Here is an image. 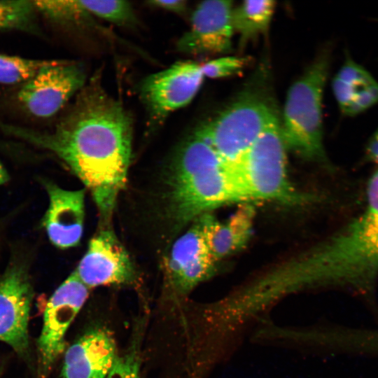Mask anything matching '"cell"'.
Returning a JSON list of instances; mask_svg holds the SVG:
<instances>
[{"instance_id":"14","label":"cell","mask_w":378,"mask_h":378,"mask_svg":"<svg viewBox=\"0 0 378 378\" xmlns=\"http://www.w3.org/2000/svg\"><path fill=\"white\" fill-rule=\"evenodd\" d=\"M45 187L49 204L42 224L50 241L60 248L76 246L83 230L85 190H68L51 182Z\"/></svg>"},{"instance_id":"13","label":"cell","mask_w":378,"mask_h":378,"mask_svg":"<svg viewBox=\"0 0 378 378\" xmlns=\"http://www.w3.org/2000/svg\"><path fill=\"white\" fill-rule=\"evenodd\" d=\"M174 244L166 264L168 281L174 290L184 295L209 279L216 261L207 246L198 218Z\"/></svg>"},{"instance_id":"19","label":"cell","mask_w":378,"mask_h":378,"mask_svg":"<svg viewBox=\"0 0 378 378\" xmlns=\"http://www.w3.org/2000/svg\"><path fill=\"white\" fill-rule=\"evenodd\" d=\"M91 15H95L118 26L134 25L136 18L132 5L126 1H81Z\"/></svg>"},{"instance_id":"9","label":"cell","mask_w":378,"mask_h":378,"mask_svg":"<svg viewBox=\"0 0 378 378\" xmlns=\"http://www.w3.org/2000/svg\"><path fill=\"white\" fill-rule=\"evenodd\" d=\"M200 64L178 61L145 78L140 84L141 98L151 120L162 121L171 113L188 105L204 80Z\"/></svg>"},{"instance_id":"10","label":"cell","mask_w":378,"mask_h":378,"mask_svg":"<svg viewBox=\"0 0 378 378\" xmlns=\"http://www.w3.org/2000/svg\"><path fill=\"white\" fill-rule=\"evenodd\" d=\"M33 297L27 270L10 266L0 278V341L29 358L28 322Z\"/></svg>"},{"instance_id":"3","label":"cell","mask_w":378,"mask_h":378,"mask_svg":"<svg viewBox=\"0 0 378 378\" xmlns=\"http://www.w3.org/2000/svg\"><path fill=\"white\" fill-rule=\"evenodd\" d=\"M167 190L168 211L179 226L222 205L245 203L231 166L195 132L175 154Z\"/></svg>"},{"instance_id":"24","label":"cell","mask_w":378,"mask_h":378,"mask_svg":"<svg viewBox=\"0 0 378 378\" xmlns=\"http://www.w3.org/2000/svg\"><path fill=\"white\" fill-rule=\"evenodd\" d=\"M124 356H117L106 378H139V363L134 348Z\"/></svg>"},{"instance_id":"11","label":"cell","mask_w":378,"mask_h":378,"mask_svg":"<svg viewBox=\"0 0 378 378\" xmlns=\"http://www.w3.org/2000/svg\"><path fill=\"white\" fill-rule=\"evenodd\" d=\"M232 2L204 1L194 10L190 29L178 39L179 52L191 55L227 53L232 48Z\"/></svg>"},{"instance_id":"22","label":"cell","mask_w":378,"mask_h":378,"mask_svg":"<svg viewBox=\"0 0 378 378\" xmlns=\"http://www.w3.org/2000/svg\"><path fill=\"white\" fill-rule=\"evenodd\" d=\"M247 63L246 58L229 56L207 61L200 66L204 77L222 78L241 73Z\"/></svg>"},{"instance_id":"31","label":"cell","mask_w":378,"mask_h":378,"mask_svg":"<svg viewBox=\"0 0 378 378\" xmlns=\"http://www.w3.org/2000/svg\"><path fill=\"white\" fill-rule=\"evenodd\" d=\"M0 374H1V369H0Z\"/></svg>"},{"instance_id":"17","label":"cell","mask_w":378,"mask_h":378,"mask_svg":"<svg viewBox=\"0 0 378 378\" xmlns=\"http://www.w3.org/2000/svg\"><path fill=\"white\" fill-rule=\"evenodd\" d=\"M275 6V2L270 0L244 1L232 8L233 30L240 35L242 42L245 43L267 31Z\"/></svg>"},{"instance_id":"23","label":"cell","mask_w":378,"mask_h":378,"mask_svg":"<svg viewBox=\"0 0 378 378\" xmlns=\"http://www.w3.org/2000/svg\"><path fill=\"white\" fill-rule=\"evenodd\" d=\"M335 77L358 90H363L377 82L368 70L349 56L346 57Z\"/></svg>"},{"instance_id":"6","label":"cell","mask_w":378,"mask_h":378,"mask_svg":"<svg viewBox=\"0 0 378 378\" xmlns=\"http://www.w3.org/2000/svg\"><path fill=\"white\" fill-rule=\"evenodd\" d=\"M277 118L273 101L257 85L246 88L229 106L195 132L231 165Z\"/></svg>"},{"instance_id":"16","label":"cell","mask_w":378,"mask_h":378,"mask_svg":"<svg viewBox=\"0 0 378 378\" xmlns=\"http://www.w3.org/2000/svg\"><path fill=\"white\" fill-rule=\"evenodd\" d=\"M254 207L241 203L226 220L220 222L210 213L198 217L209 251L216 262L245 247L253 231Z\"/></svg>"},{"instance_id":"26","label":"cell","mask_w":378,"mask_h":378,"mask_svg":"<svg viewBox=\"0 0 378 378\" xmlns=\"http://www.w3.org/2000/svg\"><path fill=\"white\" fill-rule=\"evenodd\" d=\"M332 87L336 101L342 113H345L356 94L361 90L335 77Z\"/></svg>"},{"instance_id":"7","label":"cell","mask_w":378,"mask_h":378,"mask_svg":"<svg viewBox=\"0 0 378 378\" xmlns=\"http://www.w3.org/2000/svg\"><path fill=\"white\" fill-rule=\"evenodd\" d=\"M89 289L74 272L49 298L37 342V378H47L64 351L67 330L86 301Z\"/></svg>"},{"instance_id":"27","label":"cell","mask_w":378,"mask_h":378,"mask_svg":"<svg viewBox=\"0 0 378 378\" xmlns=\"http://www.w3.org/2000/svg\"><path fill=\"white\" fill-rule=\"evenodd\" d=\"M149 6L181 15L187 10V1L184 0H153L148 1Z\"/></svg>"},{"instance_id":"2","label":"cell","mask_w":378,"mask_h":378,"mask_svg":"<svg viewBox=\"0 0 378 378\" xmlns=\"http://www.w3.org/2000/svg\"><path fill=\"white\" fill-rule=\"evenodd\" d=\"M282 286L318 282L372 291L378 277V169L366 189L365 207L334 235L273 270Z\"/></svg>"},{"instance_id":"12","label":"cell","mask_w":378,"mask_h":378,"mask_svg":"<svg viewBox=\"0 0 378 378\" xmlns=\"http://www.w3.org/2000/svg\"><path fill=\"white\" fill-rule=\"evenodd\" d=\"M88 288L132 284L135 272L129 255L111 230L99 231L74 271Z\"/></svg>"},{"instance_id":"5","label":"cell","mask_w":378,"mask_h":378,"mask_svg":"<svg viewBox=\"0 0 378 378\" xmlns=\"http://www.w3.org/2000/svg\"><path fill=\"white\" fill-rule=\"evenodd\" d=\"M329 60L318 57L290 88L281 132L286 147L309 160L326 162L323 144L322 97Z\"/></svg>"},{"instance_id":"8","label":"cell","mask_w":378,"mask_h":378,"mask_svg":"<svg viewBox=\"0 0 378 378\" xmlns=\"http://www.w3.org/2000/svg\"><path fill=\"white\" fill-rule=\"evenodd\" d=\"M85 79L84 68L79 63L50 60L23 83L18 97L33 115L48 118L83 88Z\"/></svg>"},{"instance_id":"29","label":"cell","mask_w":378,"mask_h":378,"mask_svg":"<svg viewBox=\"0 0 378 378\" xmlns=\"http://www.w3.org/2000/svg\"><path fill=\"white\" fill-rule=\"evenodd\" d=\"M8 180V174L3 164L0 162V185L6 183Z\"/></svg>"},{"instance_id":"30","label":"cell","mask_w":378,"mask_h":378,"mask_svg":"<svg viewBox=\"0 0 378 378\" xmlns=\"http://www.w3.org/2000/svg\"><path fill=\"white\" fill-rule=\"evenodd\" d=\"M370 139L378 140V128L375 131L374 134L371 136Z\"/></svg>"},{"instance_id":"4","label":"cell","mask_w":378,"mask_h":378,"mask_svg":"<svg viewBox=\"0 0 378 378\" xmlns=\"http://www.w3.org/2000/svg\"><path fill=\"white\" fill-rule=\"evenodd\" d=\"M286 150L277 118L230 165L245 202L269 200L298 204L305 201L288 178Z\"/></svg>"},{"instance_id":"25","label":"cell","mask_w":378,"mask_h":378,"mask_svg":"<svg viewBox=\"0 0 378 378\" xmlns=\"http://www.w3.org/2000/svg\"><path fill=\"white\" fill-rule=\"evenodd\" d=\"M378 103V82L361 90L356 96L344 115L354 116Z\"/></svg>"},{"instance_id":"21","label":"cell","mask_w":378,"mask_h":378,"mask_svg":"<svg viewBox=\"0 0 378 378\" xmlns=\"http://www.w3.org/2000/svg\"><path fill=\"white\" fill-rule=\"evenodd\" d=\"M35 10L31 1H0V29L29 30Z\"/></svg>"},{"instance_id":"15","label":"cell","mask_w":378,"mask_h":378,"mask_svg":"<svg viewBox=\"0 0 378 378\" xmlns=\"http://www.w3.org/2000/svg\"><path fill=\"white\" fill-rule=\"evenodd\" d=\"M116 346L106 329L85 332L65 352L62 378H106L117 357Z\"/></svg>"},{"instance_id":"28","label":"cell","mask_w":378,"mask_h":378,"mask_svg":"<svg viewBox=\"0 0 378 378\" xmlns=\"http://www.w3.org/2000/svg\"><path fill=\"white\" fill-rule=\"evenodd\" d=\"M358 343L359 349L368 350H378V331L368 333H359L355 336Z\"/></svg>"},{"instance_id":"18","label":"cell","mask_w":378,"mask_h":378,"mask_svg":"<svg viewBox=\"0 0 378 378\" xmlns=\"http://www.w3.org/2000/svg\"><path fill=\"white\" fill-rule=\"evenodd\" d=\"M50 62L0 53V83H24Z\"/></svg>"},{"instance_id":"20","label":"cell","mask_w":378,"mask_h":378,"mask_svg":"<svg viewBox=\"0 0 378 378\" xmlns=\"http://www.w3.org/2000/svg\"><path fill=\"white\" fill-rule=\"evenodd\" d=\"M36 10L50 19L59 22H85L92 16L83 6L81 1H34Z\"/></svg>"},{"instance_id":"1","label":"cell","mask_w":378,"mask_h":378,"mask_svg":"<svg viewBox=\"0 0 378 378\" xmlns=\"http://www.w3.org/2000/svg\"><path fill=\"white\" fill-rule=\"evenodd\" d=\"M29 139L65 162L91 192L102 218H111L132 153V120L119 102L94 80L53 132Z\"/></svg>"}]
</instances>
